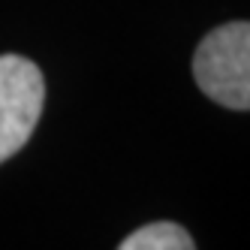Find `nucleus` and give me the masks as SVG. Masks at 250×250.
Listing matches in <instances>:
<instances>
[{"instance_id":"1","label":"nucleus","mask_w":250,"mask_h":250,"mask_svg":"<svg viewBox=\"0 0 250 250\" xmlns=\"http://www.w3.org/2000/svg\"><path fill=\"white\" fill-rule=\"evenodd\" d=\"M193 79L223 109L250 112V21L208 30L193 55Z\"/></svg>"},{"instance_id":"2","label":"nucleus","mask_w":250,"mask_h":250,"mask_svg":"<svg viewBox=\"0 0 250 250\" xmlns=\"http://www.w3.org/2000/svg\"><path fill=\"white\" fill-rule=\"evenodd\" d=\"M45 105L42 69L21 55H0V163L33 136Z\"/></svg>"},{"instance_id":"3","label":"nucleus","mask_w":250,"mask_h":250,"mask_svg":"<svg viewBox=\"0 0 250 250\" xmlns=\"http://www.w3.org/2000/svg\"><path fill=\"white\" fill-rule=\"evenodd\" d=\"M193 247L196 241L190 238V232L172 220L148 223L121 241V250H193Z\"/></svg>"}]
</instances>
